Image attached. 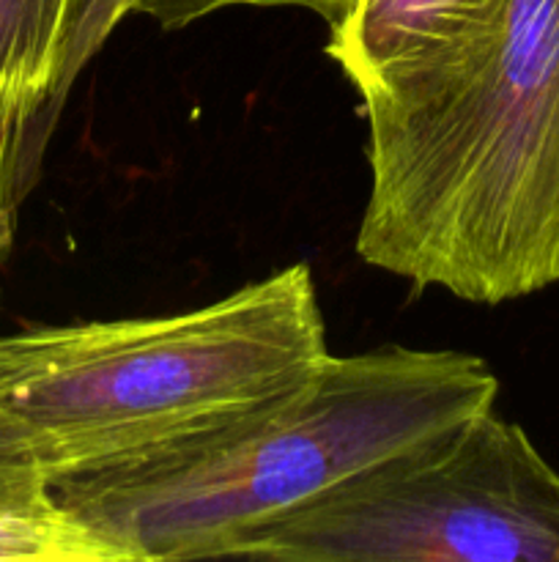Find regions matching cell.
<instances>
[{"label": "cell", "instance_id": "cell-1", "mask_svg": "<svg viewBox=\"0 0 559 562\" xmlns=\"http://www.w3.org/2000/svg\"><path fill=\"white\" fill-rule=\"evenodd\" d=\"M354 88L362 261L477 305L559 283V0H475Z\"/></svg>", "mask_w": 559, "mask_h": 562}, {"label": "cell", "instance_id": "cell-2", "mask_svg": "<svg viewBox=\"0 0 559 562\" xmlns=\"http://www.w3.org/2000/svg\"><path fill=\"white\" fill-rule=\"evenodd\" d=\"M482 357L381 346L329 355L307 382L230 426L53 494L118 562L233 558L266 527L378 461L497 406Z\"/></svg>", "mask_w": 559, "mask_h": 562}, {"label": "cell", "instance_id": "cell-3", "mask_svg": "<svg viewBox=\"0 0 559 562\" xmlns=\"http://www.w3.org/2000/svg\"><path fill=\"white\" fill-rule=\"evenodd\" d=\"M329 355L312 272L294 263L173 316L0 335V406L55 486L197 442Z\"/></svg>", "mask_w": 559, "mask_h": 562}, {"label": "cell", "instance_id": "cell-4", "mask_svg": "<svg viewBox=\"0 0 559 562\" xmlns=\"http://www.w3.org/2000/svg\"><path fill=\"white\" fill-rule=\"evenodd\" d=\"M233 558L559 562V472L491 406L340 483Z\"/></svg>", "mask_w": 559, "mask_h": 562}, {"label": "cell", "instance_id": "cell-5", "mask_svg": "<svg viewBox=\"0 0 559 562\" xmlns=\"http://www.w3.org/2000/svg\"><path fill=\"white\" fill-rule=\"evenodd\" d=\"M135 0H0V261L71 91Z\"/></svg>", "mask_w": 559, "mask_h": 562}, {"label": "cell", "instance_id": "cell-6", "mask_svg": "<svg viewBox=\"0 0 559 562\" xmlns=\"http://www.w3.org/2000/svg\"><path fill=\"white\" fill-rule=\"evenodd\" d=\"M475 0H354L329 27L327 53L351 86L389 60L433 42Z\"/></svg>", "mask_w": 559, "mask_h": 562}, {"label": "cell", "instance_id": "cell-7", "mask_svg": "<svg viewBox=\"0 0 559 562\" xmlns=\"http://www.w3.org/2000/svg\"><path fill=\"white\" fill-rule=\"evenodd\" d=\"M0 560L118 562V554L58 503L42 514H0Z\"/></svg>", "mask_w": 559, "mask_h": 562}, {"label": "cell", "instance_id": "cell-8", "mask_svg": "<svg viewBox=\"0 0 559 562\" xmlns=\"http://www.w3.org/2000/svg\"><path fill=\"white\" fill-rule=\"evenodd\" d=\"M55 505L53 483L16 423L0 406V514H42Z\"/></svg>", "mask_w": 559, "mask_h": 562}, {"label": "cell", "instance_id": "cell-9", "mask_svg": "<svg viewBox=\"0 0 559 562\" xmlns=\"http://www.w3.org/2000/svg\"><path fill=\"white\" fill-rule=\"evenodd\" d=\"M354 0H135V14H146L164 31H181V27L201 22L206 16L225 9H305L327 20V25H338L351 9Z\"/></svg>", "mask_w": 559, "mask_h": 562}]
</instances>
